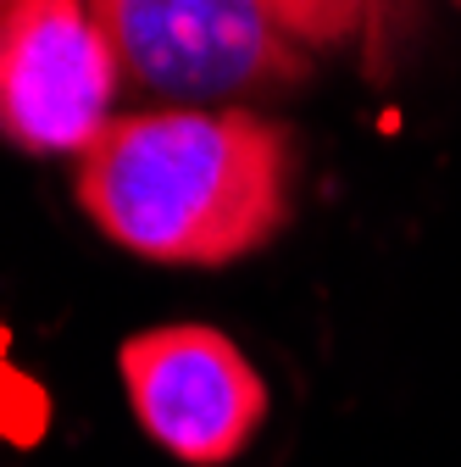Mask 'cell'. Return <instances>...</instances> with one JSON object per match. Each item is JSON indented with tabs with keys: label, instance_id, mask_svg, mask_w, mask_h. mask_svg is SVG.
<instances>
[{
	"label": "cell",
	"instance_id": "cell-1",
	"mask_svg": "<svg viewBox=\"0 0 461 467\" xmlns=\"http://www.w3.org/2000/svg\"><path fill=\"white\" fill-rule=\"evenodd\" d=\"M290 134L245 106L106 117L78 150V206L134 256L228 267L290 223Z\"/></svg>",
	"mask_w": 461,
	"mask_h": 467
},
{
	"label": "cell",
	"instance_id": "cell-2",
	"mask_svg": "<svg viewBox=\"0 0 461 467\" xmlns=\"http://www.w3.org/2000/svg\"><path fill=\"white\" fill-rule=\"evenodd\" d=\"M118 67L184 106L295 84L312 45L272 12V0H89Z\"/></svg>",
	"mask_w": 461,
	"mask_h": 467
},
{
	"label": "cell",
	"instance_id": "cell-3",
	"mask_svg": "<svg viewBox=\"0 0 461 467\" xmlns=\"http://www.w3.org/2000/svg\"><path fill=\"white\" fill-rule=\"evenodd\" d=\"M123 384L139 429L190 467L234 462L267 423V384L245 350L206 323L145 328L123 345Z\"/></svg>",
	"mask_w": 461,
	"mask_h": 467
},
{
	"label": "cell",
	"instance_id": "cell-4",
	"mask_svg": "<svg viewBox=\"0 0 461 467\" xmlns=\"http://www.w3.org/2000/svg\"><path fill=\"white\" fill-rule=\"evenodd\" d=\"M118 50L89 0H12L0 12V134L23 150H84L118 95Z\"/></svg>",
	"mask_w": 461,
	"mask_h": 467
},
{
	"label": "cell",
	"instance_id": "cell-5",
	"mask_svg": "<svg viewBox=\"0 0 461 467\" xmlns=\"http://www.w3.org/2000/svg\"><path fill=\"white\" fill-rule=\"evenodd\" d=\"M50 423V395L39 389L34 373L17 368L12 357V334L0 328V440L12 445H34Z\"/></svg>",
	"mask_w": 461,
	"mask_h": 467
},
{
	"label": "cell",
	"instance_id": "cell-6",
	"mask_svg": "<svg viewBox=\"0 0 461 467\" xmlns=\"http://www.w3.org/2000/svg\"><path fill=\"white\" fill-rule=\"evenodd\" d=\"M367 0H272V12L290 23L306 45H339L362 23Z\"/></svg>",
	"mask_w": 461,
	"mask_h": 467
},
{
	"label": "cell",
	"instance_id": "cell-7",
	"mask_svg": "<svg viewBox=\"0 0 461 467\" xmlns=\"http://www.w3.org/2000/svg\"><path fill=\"white\" fill-rule=\"evenodd\" d=\"M6 6H12V0H0V12H6Z\"/></svg>",
	"mask_w": 461,
	"mask_h": 467
}]
</instances>
